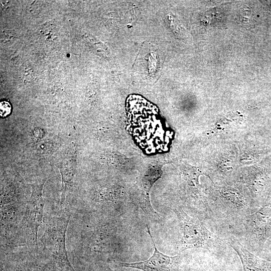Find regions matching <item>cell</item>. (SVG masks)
Masks as SVG:
<instances>
[{
  "label": "cell",
  "instance_id": "6",
  "mask_svg": "<svg viewBox=\"0 0 271 271\" xmlns=\"http://www.w3.org/2000/svg\"><path fill=\"white\" fill-rule=\"evenodd\" d=\"M148 233L154 247L152 255L148 259L135 262H120L122 267L134 268L142 271H178L180 263V255L169 256L160 251L156 246L150 228Z\"/></svg>",
  "mask_w": 271,
  "mask_h": 271
},
{
  "label": "cell",
  "instance_id": "2",
  "mask_svg": "<svg viewBox=\"0 0 271 271\" xmlns=\"http://www.w3.org/2000/svg\"><path fill=\"white\" fill-rule=\"evenodd\" d=\"M69 220V215L49 218L45 223L40 241L61 267L68 271H75L69 261L66 247V234Z\"/></svg>",
  "mask_w": 271,
  "mask_h": 271
},
{
  "label": "cell",
  "instance_id": "10",
  "mask_svg": "<svg viewBox=\"0 0 271 271\" xmlns=\"http://www.w3.org/2000/svg\"><path fill=\"white\" fill-rule=\"evenodd\" d=\"M43 137V131L39 128L34 129L32 132V137L35 140H40Z\"/></svg>",
  "mask_w": 271,
  "mask_h": 271
},
{
  "label": "cell",
  "instance_id": "7",
  "mask_svg": "<svg viewBox=\"0 0 271 271\" xmlns=\"http://www.w3.org/2000/svg\"><path fill=\"white\" fill-rule=\"evenodd\" d=\"M230 246L238 255L242 264L243 271H271V262L255 256L237 240L231 238Z\"/></svg>",
  "mask_w": 271,
  "mask_h": 271
},
{
  "label": "cell",
  "instance_id": "5",
  "mask_svg": "<svg viewBox=\"0 0 271 271\" xmlns=\"http://www.w3.org/2000/svg\"><path fill=\"white\" fill-rule=\"evenodd\" d=\"M44 182L32 185V193L27 202L23 224L35 245L37 246L38 231L42 223L44 201L42 191Z\"/></svg>",
  "mask_w": 271,
  "mask_h": 271
},
{
  "label": "cell",
  "instance_id": "3",
  "mask_svg": "<svg viewBox=\"0 0 271 271\" xmlns=\"http://www.w3.org/2000/svg\"><path fill=\"white\" fill-rule=\"evenodd\" d=\"M249 245L261 249L271 234V206H263L248 215L243 222Z\"/></svg>",
  "mask_w": 271,
  "mask_h": 271
},
{
  "label": "cell",
  "instance_id": "1",
  "mask_svg": "<svg viewBox=\"0 0 271 271\" xmlns=\"http://www.w3.org/2000/svg\"><path fill=\"white\" fill-rule=\"evenodd\" d=\"M173 210L182 230V237L179 244L181 251L194 248L210 250L221 244L222 241L199 219L191 217L182 209L173 208Z\"/></svg>",
  "mask_w": 271,
  "mask_h": 271
},
{
  "label": "cell",
  "instance_id": "4",
  "mask_svg": "<svg viewBox=\"0 0 271 271\" xmlns=\"http://www.w3.org/2000/svg\"><path fill=\"white\" fill-rule=\"evenodd\" d=\"M220 201L208 206V212H212L220 218L230 221L240 220L255 211L248 201L237 193L222 190Z\"/></svg>",
  "mask_w": 271,
  "mask_h": 271
},
{
  "label": "cell",
  "instance_id": "11",
  "mask_svg": "<svg viewBox=\"0 0 271 271\" xmlns=\"http://www.w3.org/2000/svg\"><path fill=\"white\" fill-rule=\"evenodd\" d=\"M51 149V144L47 143H43L38 146V150L41 152H47Z\"/></svg>",
  "mask_w": 271,
  "mask_h": 271
},
{
  "label": "cell",
  "instance_id": "9",
  "mask_svg": "<svg viewBox=\"0 0 271 271\" xmlns=\"http://www.w3.org/2000/svg\"><path fill=\"white\" fill-rule=\"evenodd\" d=\"M12 107L10 103L3 101L0 103V114L3 117L8 116L11 112Z\"/></svg>",
  "mask_w": 271,
  "mask_h": 271
},
{
  "label": "cell",
  "instance_id": "8",
  "mask_svg": "<svg viewBox=\"0 0 271 271\" xmlns=\"http://www.w3.org/2000/svg\"><path fill=\"white\" fill-rule=\"evenodd\" d=\"M46 265L35 261H22L11 264L6 271H45Z\"/></svg>",
  "mask_w": 271,
  "mask_h": 271
}]
</instances>
